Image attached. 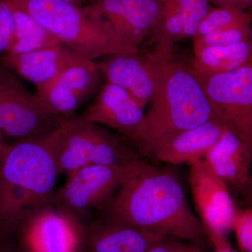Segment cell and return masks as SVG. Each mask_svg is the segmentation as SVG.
Instances as JSON below:
<instances>
[{
    "mask_svg": "<svg viewBox=\"0 0 252 252\" xmlns=\"http://www.w3.org/2000/svg\"><path fill=\"white\" fill-rule=\"evenodd\" d=\"M99 210L103 217L138 229L205 246L206 231L192 211L175 172L139 159Z\"/></svg>",
    "mask_w": 252,
    "mask_h": 252,
    "instance_id": "6da1fadb",
    "label": "cell"
},
{
    "mask_svg": "<svg viewBox=\"0 0 252 252\" xmlns=\"http://www.w3.org/2000/svg\"><path fill=\"white\" fill-rule=\"evenodd\" d=\"M70 118L53 130L5 145L0 170V228L14 232L31 212L51 203L60 175V148Z\"/></svg>",
    "mask_w": 252,
    "mask_h": 252,
    "instance_id": "7a4b0ae2",
    "label": "cell"
},
{
    "mask_svg": "<svg viewBox=\"0 0 252 252\" xmlns=\"http://www.w3.org/2000/svg\"><path fill=\"white\" fill-rule=\"evenodd\" d=\"M149 104L130 140L139 153L150 158L177 136L215 117L193 67L174 57L162 59L160 86Z\"/></svg>",
    "mask_w": 252,
    "mask_h": 252,
    "instance_id": "3957f363",
    "label": "cell"
},
{
    "mask_svg": "<svg viewBox=\"0 0 252 252\" xmlns=\"http://www.w3.org/2000/svg\"><path fill=\"white\" fill-rule=\"evenodd\" d=\"M34 18L62 45L94 61L109 55L140 50L121 42L85 6L63 0H9Z\"/></svg>",
    "mask_w": 252,
    "mask_h": 252,
    "instance_id": "277c9868",
    "label": "cell"
},
{
    "mask_svg": "<svg viewBox=\"0 0 252 252\" xmlns=\"http://www.w3.org/2000/svg\"><path fill=\"white\" fill-rule=\"evenodd\" d=\"M138 159L107 129L73 115L60 148L59 174L68 176L90 165L127 166Z\"/></svg>",
    "mask_w": 252,
    "mask_h": 252,
    "instance_id": "5b68a950",
    "label": "cell"
},
{
    "mask_svg": "<svg viewBox=\"0 0 252 252\" xmlns=\"http://www.w3.org/2000/svg\"><path fill=\"white\" fill-rule=\"evenodd\" d=\"M195 74L215 117L252 146V62L230 72Z\"/></svg>",
    "mask_w": 252,
    "mask_h": 252,
    "instance_id": "8992f818",
    "label": "cell"
},
{
    "mask_svg": "<svg viewBox=\"0 0 252 252\" xmlns=\"http://www.w3.org/2000/svg\"><path fill=\"white\" fill-rule=\"evenodd\" d=\"M85 222L52 203L23 218L14 230L21 252H84Z\"/></svg>",
    "mask_w": 252,
    "mask_h": 252,
    "instance_id": "52a82bcc",
    "label": "cell"
},
{
    "mask_svg": "<svg viewBox=\"0 0 252 252\" xmlns=\"http://www.w3.org/2000/svg\"><path fill=\"white\" fill-rule=\"evenodd\" d=\"M189 182L200 222L215 250L230 248L228 235L233 230L237 210L228 186L205 159L189 165Z\"/></svg>",
    "mask_w": 252,
    "mask_h": 252,
    "instance_id": "ba28073f",
    "label": "cell"
},
{
    "mask_svg": "<svg viewBox=\"0 0 252 252\" xmlns=\"http://www.w3.org/2000/svg\"><path fill=\"white\" fill-rule=\"evenodd\" d=\"M65 119L51 114L36 94L0 64V137L39 135L59 127Z\"/></svg>",
    "mask_w": 252,
    "mask_h": 252,
    "instance_id": "9c48e42d",
    "label": "cell"
},
{
    "mask_svg": "<svg viewBox=\"0 0 252 252\" xmlns=\"http://www.w3.org/2000/svg\"><path fill=\"white\" fill-rule=\"evenodd\" d=\"M134 163L127 166L81 167L67 176L65 185L53 194L51 203L84 222L91 209H100L110 200L130 174Z\"/></svg>",
    "mask_w": 252,
    "mask_h": 252,
    "instance_id": "30bf717a",
    "label": "cell"
},
{
    "mask_svg": "<svg viewBox=\"0 0 252 252\" xmlns=\"http://www.w3.org/2000/svg\"><path fill=\"white\" fill-rule=\"evenodd\" d=\"M102 80L96 62L91 61L66 69L45 84L36 86V95L51 114L64 119L74 115L97 94Z\"/></svg>",
    "mask_w": 252,
    "mask_h": 252,
    "instance_id": "8fae6325",
    "label": "cell"
},
{
    "mask_svg": "<svg viewBox=\"0 0 252 252\" xmlns=\"http://www.w3.org/2000/svg\"><path fill=\"white\" fill-rule=\"evenodd\" d=\"M96 64L107 83L124 89L144 108L157 94L161 79L162 59L124 53L109 55Z\"/></svg>",
    "mask_w": 252,
    "mask_h": 252,
    "instance_id": "7c38bea8",
    "label": "cell"
},
{
    "mask_svg": "<svg viewBox=\"0 0 252 252\" xmlns=\"http://www.w3.org/2000/svg\"><path fill=\"white\" fill-rule=\"evenodd\" d=\"M144 107L122 88L106 83L81 117L84 120L115 129L130 140L138 130Z\"/></svg>",
    "mask_w": 252,
    "mask_h": 252,
    "instance_id": "4fadbf2b",
    "label": "cell"
},
{
    "mask_svg": "<svg viewBox=\"0 0 252 252\" xmlns=\"http://www.w3.org/2000/svg\"><path fill=\"white\" fill-rule=\"evenodd\" d=\"M91 61L62 44L27 54L0 55V64L35 86L45 84L66 69Z\"/></svg>",
    "mask_w": 252,
    "mask_h": 252,
    "instance_id": "5bb4252c",
    "label": "cell"
},
{
    "mask_svg": "<svg viewBox=\"0 0 252 252\" xmlns=\"http://www.w3.org/2000/svg\"><path fill=\"white\" fill-rule=\"evenodd\" d=\"M167 238L103 217L87 224L84 252H145Z\"/></svg>",
    "mask_w": 252,
    "mask_h": 252,
    "instance_id": "9a60e30c",
    "label": "cell"
},
{
    "mask_svg": "<svg viewBox=\"0 0 252 252\" xmlns=\"http://www.w3.org/2000/svg\"><path fill=\"white\" fill-rule=\"evenodd\" d=\"M205 160L227 185L243 193L251 189L252 146L229 130H225L220 140L207 153Z\"/></svg>",
    "mask_w": 252,
    "mask_h": 252,
    "instance_id": "2e32d148",
    "label": "cell"
},
{
    "mask_svg": "<svg viewBox=\"0 0 252 252\" xmlns=\"http://www.w3.org/2000/svg\"><path fill=\"white\" fill-rule=\"evenodd\" d=\"M225 130L224 125L214 117L205 124L177 136L151 158L172 165H190L195 160L205 159Z\"/></svg>",
    "mask_w": 252,
    "mask_h": 252,
    "instance_id": "e0dca14e",
    "label": "cell"
},
{
    "mask_svg": "<svg viewBox=\"0 0 252 252\" xmlns=\"http://www.w3.org/2000/svg\"><path fill=\"white\" fill-rule=\"evenodd\" d=\"M193 69L205 74L230 72L252 62V41L194 49Z\"/></svg>",
    "mask_w": 252,
    "mask_h": 252,
    "instance_id": "ac0fdd59",
    "label": "cell"
},
{
    "mask_svg": "<svg viewBox=\"0 0 252 252\" xmlns=\"http://www.w3.org/2000/svg\"><path fill=\"white\" fill-rule=\"evenodd\" d=\"M9 2L14 13L15 26L9 47L4 54H24L61 44L31 15Z\"/></svg>",
    "mask_w": 252,
    "mask_h": 252,
    "instance_id": "d6986e66",
    "label": "cell"
},
{
    "mask_svg": "<svg viewBox=\"0 0 252 252\" xmlns=\"http://www.w3.org/2000/svg\"><path fill=\"white\" fill-rule=\"evenodd\" d=\"M130 44L140 49L161 15L163 0H120Z\"/></svg>",
    "mask_w": 252,
    "mask_h": 252,
    "instance_id": "ffe728a7",
    "label": "cell"
},
{
    "mask_svg": "<svg viewBox=\"0 0 252 252\" xmlns=\"http://www.w3.org/2000/svg\"><path fill=\"white\" fill-rule=\"evenodd\" d=\"M251 23V16L243 10L231 7L210 9L192 38L205 35L212 32L249 27Z\"/></svg>",
    "mask_w": 252,
    "mask_h": 252,
    "instance_id": "44dd1931",
    "label": "cell"
},
{
    "mask_svg": "<svg viewBox=\"0 0 252 252\" xmlns=\"http://www.w3.org/2000/svg\"><path fill=\"white\" fill-rule=\"evenodd\" d=\"M252 37L250 26L212 32L205 35L193 38L194 49L209 46H223L250 40Z\"/></svg>",
    "mask_w": 252,
    "mask_h": 252,
    "instance_id": "7402d4cb",
    "label": "cell"
},
{
    "mask_svg": "<svg viewBox=\"0 0 252 252\" xmlns=\"http://www.w3.org/2000/svg\"><path fill=\"white\" fill-rule=\"evenodd\" d=\"M183 11L192 36L195 34L199 25L210 11L207 0H172Z\"/></svg>",
    "mask_w": 252,
    "mask_h": 252,
    "instance_id": "603a6c76",
    "label": "cell"
},
{
    "mask_svg": "<svg viewBox=\"0 0 252 252\" xmlns=\"http://www.w3.org/2000/svg\"><path fill=\"white\" fill-rule=\"evenodd\" d=\"M233 230L242 252H252V209L237 210Z\"/></svg>",
    "mask_w": 252,
    "mask_h": 252,
    "instance_id": "cb8c5ba5",
    "label": "cell"
},
{
    "mask_svg": "<svg viewBox=\"0 0 252 252\" xmlns=\"http://www.w3.org/2000/svg\"><path fill=\"white\" fill-rule=\"evenodd\" d=\"M14 26V13L9 0H0V54L7 51Z\"/></svg>",
    "mask_w": 252,
    "mask_h": 252,
    "instance_id": "d4e9b609",
    "label": "cell"
},
{
    "mask_svg": "<svg viewBox=\"0 0 252 252\" xmlns=\"http://www.w3.org/2000/svg\"><path fill=\"white\" fill-rule=\"evenodd\" d=\"M145 252H204L203 247L196 243L169 238L154 245Z\"/></svg>",
    "mask_w": 252,
    "mask_h": 252,
    "instance_id": "484cf974",
    "label": "cell"
},
{
    "mask_svg": "<svg viewBox=\"0 0 252 252\" xmlns=\"http://www.w3.org/2000/svg\"><path fill=\"white\" fill-rule=\"evenodd\" d=\"M0 252H21L13 232L0 228Z\"/></svg>",
    "mask_w": 252,
    "mask_h": 252,
    "instance_id": "4316f807",
    "label": "cell"
},
{
    "mask_svg": "<svg viewBox=\"0 0 252 252\" xmlns=\"http://www.w3.org/2000/svg\"><path fill=\"white\" fill-rule=\"evenodd\" d=\"M207 1L210 2V4L212 3L216 5L217 7H231L239 9L236 0H207Z\"/></svg>",
    "mask_w": 252,
    "mask_h": 252,
    "instance_id": "83f0119b",
    "label": "cell"
},
{
    "mask_svg": "<svg viewBox=\"0 0 252 252\" xmlns=\"http://www.w3.org/2000/svg\"><path fill=\"white\" fill-rule=\"evenodd\" d=\"M238 8L240 9L243 10L249 8L252 6V0H236Z\"/></svg>",
    "mask_w": 252,
    "mask_h": 252,
    "instance_id": "f1b7e54d",
    "label": "cell"
},
{
    "mask_svg": "<svg viewBox=\"0 0 252 252\" xmlns=\"http://www.w3.org/2000/svg\"><path fill=\"white\" fill-rule=\"evenodd\" d=\"M66 2L69 3V4L75 5L77 6H84V2H86L87 0H63Z\"/></svg>",
    "mask_w": 252,
    "mask_h": 252,
    "instance_id": "f546056e",
    "label": "cell"
},
{
    "mask_svg": "<svg viewBox=\"0 0 252 252\" xmlns=\"http://www.w3.org/2000/svg\"><path fill=\"white\" fill-rule=\"evenodd\" d=\"M3 137H0V170H1V157H2L3 151H4L5 144L3 142Z\"/></svg>",
    "mask_w": 252,
    "mask_h": 252,
    "instance_id": "4dcf8cb0",
    "label": "cell"
},
{
    "mask_svg": "<svg viewBox=\"0 0 252 252\" xmlns=\"http://www.w3.org/2000/svg\"><path fill=\"white\" fill-rule=\"evenodd\" d=\"M215 252H235L232 250L231 248H225V249H219V250H215Z\"/></svg>",
    "mask_w": 252,
    "mask_h": 252,
    "instance_id": "1f68e13d",
    "label": "cell"
}]
</instances>
